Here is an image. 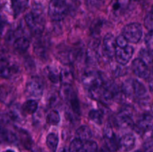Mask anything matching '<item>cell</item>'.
<instances>
[{
  "label": "cell",
  "mask_w": 153,
  "mask_h": 152,
  "mask_svg": "<svg viewBox=\"0 0 153 152\" xmlns=\"http://www.w3.org/2000/svg\"><path fill=\"white\" fill-rule=\"evenodd\" d=\"M34 52L36 53V55L39 57V58H45L46 57V53H47V50H46V47L43 43H37L34 46Z\"/></svg>",
  "instance_id": "obj_28"
},
{
  "label": "cell",
  "mask_w": 153,
  "mask_h": 152,
  "mask_svg": "<svg viewBox=\"0 0 153 152\" xmlns=\"http://www.w3.org/2000/svg\"><path fill=\"white\" fill-rule=\"evenodd\" d=\"M76 135L78 136V138L82 141H88L92 137L93 134L91 128L86 125H82L79 127L76 131Z\"/></svg>",
  "instance_id": "obj_19"
},
{
  "label": "cell",
  "mask_w": 153,
  "mask_h": 152,
  "mask_svg": "<svg viewBox=\"0 0 153 152\" xmlns=\"http://www.w3.org/2000/svg\"><path fill=\"white\" fill-rule=\"evenodd\" d=\"M134 54V48L132 46L127 45L124 47L117 46L115 50L114 56L117 61L120 65L125 66L130 61Z\"/></svg>",
  "instance_id": "obj_6"
},
{
  "label": "cell",
  "mask_w": 153,
  "mask_h": 152,
  "mask_svg": "<svg viewBox=\"0 0 153 152\" xmlns=\"http://www.w3.org/2000/svg\"><path fill=\"white\" fill-rule=\"evenodd\" d=\"M61 152H67V150H66L65 148H63L62 150H61Z\"/></svg>",
  "instance_id": "obj_37"
},
{
  "label": "cell",
  "mask_w": 153,
  "mask_h": 152,
  "mask_svg": "<svg viewBox=\"0 0 153 152\" xmlns=\"http://www.w3.org/2000/svg\"><path fill=\"white\" fill-rule=\"evenodd\" d=\"M129 0H113L111 4V9L113 13L118 14L123 11L128 6Z\"/></svg>",
  "instance_id": "obj_20"
},
{
  "label": "cell",
  "mask_w": 153,
  "mask_h": 152,
  "mask_svg": "<svg viewBox=\"0 0 153 152\" xmlns=\"http://www.w3.org/2000/svg\"><path fill=\"white\" fill-rule=\"evenodd\" d=\"M37 108H38V104L35 100H28L25 101L23 104H22V112L26 113L28 114H33L37 111Z\"/></svg>",
  "instance_id": "obj_22"
},
{
  "label": "cell",
  "mask_w": 153,
  "mask_h": 152,
  "mask_svg": "<svg viewBox=\"0 0 153 152\" xmlns=\"http://www.w3.org/2000/svg\"><path fill=\"white\" fill-rule=\"evenodd\" d=\"M117 124L122 128H131L134 125V122L131 118V112L129 110H123L117 116Z\"/></svg>",
  "instance_id": "obj_11"
},
{
  "label": "cell",
  "mask_w": 153,
  "mask_h": 152,
  "mask_svg": "<svg viewBox=\"0 0 153 152\" xmlns=\"http://www.w3.org/2000/svg\"><path fill=\"white\" fill-rule=\"evenodd\" d=\"M61 117L57 110H52L46 116V122L49 125H57L60 122Z\"/></svg>",
  "instance_id": "obj_24"
},
{
  "label": "cell",
  "mask_w": 153,
  "mask_h": 152,
  "mask_svg": "<svg viewBox=\"0 0 153 152\" xmlns=\"http://www.w3.org/2000/svg\"><path fill=\"white\" fill-rule=\"evenodd\" d=\"M58 137L57 134L52 133L49 134L46 137V145L49 148L51 152H55L57 151L58 145Z\"/></svg>",
  "instance_id": "obj_21"
},
{
  "label": "cell",
  "mask_w": 153,
  "mask_h": 152,
  "mask_svg": "<svg viewBox=\"0 0 153 152\" xmlns=\"http://www.w3.org/2000/svg\"><path fill=\"white\" fill-rule=\"evenodd\" d=\"M116 38L111 33L106 34L103 40V52L105 55L109 58H112L114 56L116 50Z\"/></svg>",
  "instance_id": "obj_8"
},
{
  "label": "cell",
  "mask_w": 153,
  "mask_h": 152,
  "mask_svg": "<svg viewBox=\"0 0 153 152\" xmlns=\"http://www.w3.org/2000/svg\"><path fill=\"white\" fill-rule=\"evenodd\" d=\"M104 139L105 145L111 151H116L119 148V142L116 135L111 128H107L104 131Z\"/></svg>",
  "instance_id": "obj_10"
},
{
  "label": "cell",
  "mask_w": 153,
  "mask_h": 152,
  "mask_svg": "<svg viewBox=\"0 0 153 152\" xmlns=\"http://www.w3.org/2000/svg\"><path fill=\"white\" fill-rule=\"evenodd\" d=\"M135 145V138L132 134H125L119 141V148L123 151L128 152L132 150Z\"/></svg>",
  "instance_id": "obj_13"
},
{
  "label": "cell",
  "mask_w": 153,
  "mask_h": 152,
  "mask_svg": "<svg viewBox=\"0 0 153 152\" xmlns=\"http://www.w3.org/2000/svg\"><path fill=\"white\" fill-rule=\"evenodd\" d=\"M153 21H152V13L150 11L146 14V17L144 19V25L146 28L149 31H152V25H153Z\"/></svg>",
  "instance_id": "obj_30"
},
{
  "label": "cell",
  "mask_w": 153,
  "mask_h": 152,
  "mask_svg": "<svg viewBox=\"0 0 153 152\" xmlns=\"http://www.w3.org/2000/svg\"><path fill=\"white\" fill-rule=\"evenodd\" d=\"M152 116L150 114H144L137 121V128L140 132H145L152 130Z\"/></svg>",
  "instance_id": "obj_14"
},
{
  "label": "cell",
  "mask_w": 153,
  "mask_h": 152,
  "mask_svg": "<svg viewBox=\"0 0 153 152\" xmlns=\"http://www.w3.org/2000/svg\"><path fill=\"white\" fill-rule=\"evenodd\" d=\"M75 95H76V92L73 89L71 85L63 84L61 86L59 91V95L64 101L66 102L69 101L71 98H73Z\"/></svg>",
  "instance_id": "obj_18"
},
{
  "label": "cell",
  "mask_w": 153,
  "mask_h": 152,
  "mask_svg": "<svg viewBox=\"0 0 153 152\" xmlns=\"http://www.w3.org/2000/svg\"><path fill=\"white\" fill-rule=\"evenodd\" d=\"M43 92V85L40 79L37 77H33L26 83L25 93L28 96L35 98H40Z\"/></svg>",
  "instance_id": "obj_5"
},
{
  "label": "cell",
  "mask_w": 153,
  "mask_h": 152,
  "mask_svg": "<svg viewBox=\"0 0 153 152\" xmlns=\"http://www.w3.org/2000/svg\"><path fill=\"white\" fill-rule=\"evenodd\" d=\"M143 34L141 25L137 22H132L124 26L122 35L128 42L131 43H137L140 40Z\"/></svg>",
  "instance_id": "obj_4"
},
{
  "label": "cell",
  "mask_w": 153,
  "mask_h": 152,
  "mask_svg": "<svg viewBox=\"0 0 153 152\" xmlns=\"http://www.w3.org/2000/svg\"><path fill=\"white\" fill-rule=\"evenodd\" d=\"M67 5L64 7H56L49 4V16L53 21L62 20L67 15Z\"/></svg>",
  "instance_id": "obj_12"
},
{
  "label": "cell",
  "mask_w": 153,
  "mask_h": 152,
  "mask_svg": "<svg viewBox=\"0 0 153 152\" xmlns=\"http://www.w3.org/2000/svg\"><path fill=\"white\" fill-rule=\"evenodd\" d=\"M4 152H14V151H12V150H6L5 151H4Z\"/></svg>",
  "instance_id": "obj_36"
},
{
  "label": "cell",
  "mask_w": 153,
  "mask_h": 152,
  "mask_svg": "<svg viewBox=\"0 0 153 152\" xmlns=\"http://www.w3.org/2000/svg\"><path fill=\"white\" fill-rule=\"evenodd\" d=\"M89 119L97 125H102L103 119V113L99 110H91L89 112Z\"/></svg>",
  "instance_id": "obj_23"
},
{
  "label": "cell",
  "mask_w": 153,
  "mask_h": 152,
  "mask_svg": "<svg viewBox=\"0 0 153 152\" xmlns=\"http://www.w3.org/2000/svg\"><path fill=\"white\" fill-rule=\"evenodd\" d=\"M116 44L117 46H118V47H124V46L128 45V41L126 40L123 36L120 35L116 39Z\"/></svg>",
  "instance_id": "obj_32"
},
{
  "label": "cell",
  "mask_w": 153,
  "mask_h": 152,
  "mask_svg": "<svg viewBox=\"0 0 153 152\" xmlns=\"http://www.w3.org/2000/svg\"><path fill=\"white\" fill-rule=\"evenodd\" d=\"M30 45V41L25 36H19L13 41V46L17 52L23 53L27 51Z\"/></svg>",
  "instance_id": "obj_16"
},
{
  "label": "cell",
  "mask_w": 153,
  "mask_h": 152,
  "mask_svg": "<svg viewBox=\"0 0 153 152\" xmlns=\"http://www.w3.org/2000/svg\"><path fill=\"white\" fill-rule=\"evenodd\" d=\"M5 24L6 22L4 20H0V38L2 35L3 31H4V27H5Z\"/></svg>",
  "instance_id": "obj_35"
},
{
  "label": "cell",
  "mask_w": 153,
  "mask_h": 152,
  "mask_svg": "<svg viewBox=\"0 0 153 152\" xmlns=\"http://www.w3.org/2000/svg\"><path fill=\"white\" fill-rule=\"evenodd\" d=\"M49 4L53 6H58V7H62V6L67 5L66 0H50Z\"/></svg>",
  "instance_id": "obj_33"
},
{
  "label": "cell",
  "mask_w": 153,
  "mask_h": 152,
  "mask_svg": "<svg viewBox=\"0 0 153 152\" xmlns=\"http://www.w3.org/2000/svg\"><path fill=\"white\" fill-rule=\"evenodd\" d=\"M25 21L33 34L39 35L44 29V18L40 5L34 6L33 10L25 16Z\"/></svg>",
  "instance_id": "obj_2"
},
{
  "label": "cell",
  "mask_w": 153,
  "mask_h": 152,
  "mask_svg": "<svg viewBox=\"0 0 153 152\" xmlns=\"http://www.w3.org/2000/svg\"><path fill=\"white\" fill-rule=\"evenodd\" d=\"M97 152H98V151H97ZM99 152H105V151H103V150H100Z\"/></svg>",
  "instance_id": "obj_39"
},
{
  "label": "cell",
  "mask_w": 153,
  "mask_h": 152,
  "mask_svg": "<svg viewBox=\"0 0 153 152\" xmlns=\"http://www.w3.org/2000/svg\"><path fill=\"white\" fill-rule=\"evenodd\" d=\"M88 5L92 7H98L102 2V0H87Z\"/></svg>",
  "instance_id": "obj_34"
},
{
  "label": "cell",
  "mask_w": 153,
  "mask_h": 152,
  "mask_svg": "<svg viewBox=\"0 0 153 152\" xmlns=\"http://www.w3.org/2000/svg\"><path fill=\"white\" fill-rule=\"evenodd\" d=\"M35 152H41V151H40V150H37V151H35Z\"/></svg>",
  "instance_id": "obj_40"
},
{
  "label": "cell",
  "mask_w": 153,
  "mask_h": 152,
  "mask_svg": "<svg viewBox=\"0 0 153 152\" xmlns=\"http://www.w3.org/2000/svg\"><path fill=\"white\" fill-rule=\"evenodd\" d=\"M28 4V0H11V7L15 17L25 11Z\"/></svg>",
  "instance_id": "obj_17"
},
{
  "label": "cell",
  "mask_w": 153,
  "mask_h": 152,
  "mask_svg": "<svg viewBox=\"0 0 153 152\" xmlns=\"http://www.w3.org/2000/svg\"><path fill=\"white\" fill-rule=\"evenodd\" d=\"M134 152H143V151H140V150H137V151H134Z\"/></svg>",
  "instance_id": "obj_38"
},
{
  "label": "cell",
  "mask_w": 153,
  "mask_h": 152,
  "mask_svg": "<svg viewBox=\"0 0 153 152\" xmlns=\"http://www.w3.org/2000/svg\"><path fill=\"white\" fill-rule=\"evenodd\" d=\"M122 90L126 95L133 98H143L147 95L146 86L140 81L132 78H128L123 82Z\"/></svg>",
  "instance_id": "obj_3"
},
{
  "label": "cell",
  "mask_w": 153,
  "mask_h": 152,
  "mask_svg": "<svg viewBox=\"0 0 153 152\" xmlns=\"http://www.w3.org/2000/svg\"><path fill=\"white\" fill-rule=\"evenodd\" d=\"M98 151V145L94 141H83V147L82 152H97Z\"/></svg>",
  "instance_id": "obj_25"
},
{
  "label": "cell",
  "mask_w": 153,
  "mask_h": 152,
  "mask_svg": "<svg viewBox=\"0 0 153 152\" xmlns=\"http://www.w3.org/2000/svg\"><path fill=\"white\" fill-rule=\"evenodd\" d=\"M45 70H46L45 72H46L47 77L49 79V80L51 82H52L54 83H56L59 81V74L57 72L56 70L54 69L53 68H51V67H48Z\"/></svg>",
  "instance_id": "obj_27"
},
{
  "label": "cell",
  "mask_w": 153,
  "mask_h": 152,
  "mask_svg": "<svg viewBox=\"0 0 153 152\" xmlns=\"http://www.w3.org/2000/svg\"><path fill=\"white\" fill-rule=\"evenodd\" d=\"M16 66L10 63L5 57H0V77L2 78H10L16 73Z\"/></svg>",
  "instance_id": "obj_9"
},
{
  "label": "cell",
  "mask_w": 153,
  "mask_h": 152,
  "mask_svg": "<svg viewBox=\"0 0 153 152\" xmlns=\"http://www.w3.org/2000/svg\"><path fill=\"white\" fill-rule=\"evenodd\" d=\"M133 72L136 76L143 79H146L150 75V70L147 63L140 58H136L131 63Z\"/></svg>",
  "instance_id": "obj_7"
},
{
  "label": "cell",
  "mask_w": 153,
  "mask_h": 152,
  "mask_svg": "<svg viewBox=\"0 0 153 152\" xmlns=\"http://www.w3.org/2000/svg\"><path fill=\"white\" fill-rule=\"evenodd\" d=\"M22 112V109L19 108L17 106H13L10 110V113H9L10 118L14 121H21L23 117Z\"/></svg>",
  "instance_id": "obj_26"
},
{
  "label": "cell",
  "mask_w": 153,
  "mask_h": 152,
  "mask_svg": "<svg viewBox=\"0 0 153 152\" xmlns=\"http://www.w3.org/2000/svg\"><path fill=\"white\" fill-rule=\"evenodd\" d=\"M140 56L141 57L140 59L143 60L146 63L151 64L152 63V54H151V51L149 49H143L140 51Z\"/></svg>",
  "instance_id": "obj_29"
},
{
  "label": "cell",
  "mask_w": 153,
  "mask_h": 152,
  "mask_svg": "<svg viewBox=\"0 0 153 152\" xmlns=\"http://www.w3.org/2000/svg\"><path fill=\"white\" fill-rule=\"evenodd\" d=\"M82 83L85 87L89 91L93 98H100V93L105 83L100 72L91 71L86 72L82 77Z\"/></svg>",
  "instance_id": "obj_1"
},
{
  "label": "cell",
  "mask_w": 153,
  "mask_h": 152,
  "mask_svg": "<svg viewBox=\"0 0 153 152\" xmlns=\"http://www.w3.org/2000/svg\"><path fill=\"white\" fill-rule=\"evenodd\" d=\"M59 79L63 84L71 85L74 80V75L71 68L69 66L64 67L59 74Z\"/></svg>",
  "instance_id": "obj_15"
},
{
  "label": "cell",
  "mask_w": 153,
  "mask_h": 152,
  "mask_svg": "<svg viewBox=\"0 0 153 152\" xmlns=\"http://www.w3.org/2000/svg\"><path fill=\"white\" fill-rule=\"evenodd\" d=\"M145 43L147 46V49L152 51V31H149L145 37Z\"/></svg>",
  "instance_id": "obj_31"
}]
</instances>
